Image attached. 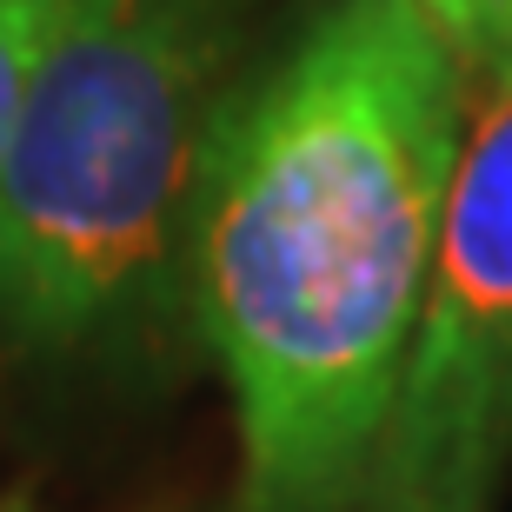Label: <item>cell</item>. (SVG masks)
Here are the masks:
<instances>
[{
	"mask_svg": "<svg viewBox=\"0 0 512 512\" xmlns=\"http://www.w3.org/2000/svg\"><path fill=\"white\" fill-rule=\"evenodd\" d=\"M0 512H40L34 493H0Z\"/></svg>",
	"mask_w": 512,
	"mask_h": 512,
	"instance_id": "6",
	"label": "cell"
},
{
	"mask_svg": "<svg viewBox=\"0 0 512 512\" xmlns=\"http://www.w3.org/2000/svg\"><path fill=\"white\" fill-rule=\"evenodd\" d=\"M54 14L60 0H0V160H7L20 94H27V74H34V54L54 27Z\"/></svg>",
	"mask_w": 512,
	"mask_h": 512,
	"instance_id": "5",
	"label": "cell"
},
{
	"mask_svg": "<svg viewBox=\"0 0 512 512\" xmlns=\"http://www.w3.org/2000/svg\"><path fill=\"white\" fill-rule=\"evenodd\" d=\"M419 7L459 54L473 94L512 80V0H419Z\"/></svg>",
	"mask_w": 512,
	"mask_h": 512,
	"instance_id": "4",
	"label": "cell"
},
{
	"mask_svg": "<svg viewBox=\"0 0 512 512\" xmlns=\"http://www.w3.org/2000/svg\"><path fill=\"white\" fill-rule=\"evenodd\" d=\"M512 466V80L459 133L419 326L360 512H493Z\"/></svg>",
	"mask_w": 512,
	"mask_h": 512,
	"instance_id": "3",
	"label": "cell"
},
{
	"mask_svg": "<svg viewBox=\"0 0 512 512\" xmlns=\"http://www.w3.org/2000/svg\"><path fill=\"white\" fill-rule=\"evenodd\" d=\"M466 114L419 0H320L240 80L187 233V320L240 413L233 512H360Z\"/></svg>",
	"mask_w": 512,
	"mask_h": 512,
	"instance_id": "1",
	"label": "cell"
},
{
	"mask_svg": "<svg viewBox=\"0 0 512 512\" xmlns=\"http://www.w3.org/2000/svg\"><path fill=\"white\" fill-rule=\"evenodd\" d=\"M247 0H60L0 160V333L114 353L187 313V233L247 80Z\"/></svg>",
	"mask_w": 512,
	"mask_h": 512,
	"instance_id": "2",
	"label": "cell"
}]
</instances>
